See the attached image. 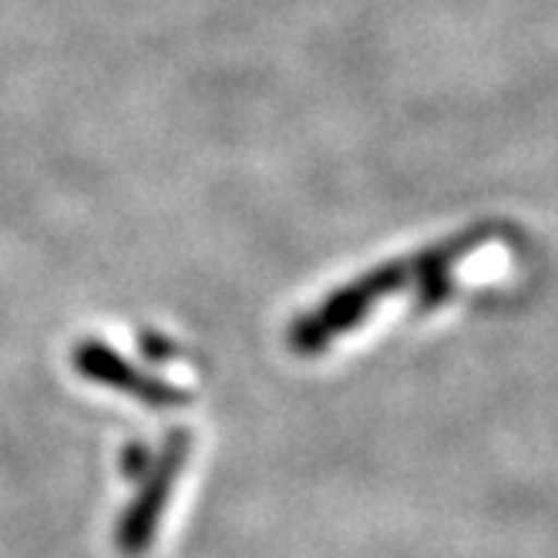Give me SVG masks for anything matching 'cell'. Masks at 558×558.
I'll use <instances>...</instances> for the list:
<instances>
[{"label":"cell","mask_w":558,"mask_h":558,"mask_svg":"<svg viewBox=\"0 0 558 558\" xmlns=\"http://www.w3.org/2000/svg\"><path fill=\"white\" fill-rule=\"evenodd\" d=\"M411 283L408 263H387L374 272L353 279V283L330 293L320 306L296 316L290 327V347L296 353H320L330 340L343 337L350 327H356L364 316L377 306V300L404 290Z\"/></svg>","instance_id":"6da1fadb"},{"label":"cell","mask_w":558,"mask_h":558,"mask_svg":"<svg viewBox=\"0 0 558 558\" xmlns=\"http://www.w3.org/2000/svg\"><path fill=\"white\" fill-rule=\"evenodd\" d=\"M189 451H192V434L185 427H175L166 434L162 451L155 454L151 468L138 482L142 488H138L135 501L122 511V518H118V529H114L118 555L142 558L151 548L158 522H162V511L172 495V485L179 482V474L189 461Z\"/></svg>","instance_id":"7a4b0ae2"},{"label":"cell","mask_w":558,"mask_h":558,"mask_svg":"<svg viewBox=\"0 0 558 558\" xmlns=\"http://www.w3.org/2000/svg\"><path fill=\"white\" fill-rule=\"evenodd\" d=\"M74 371L95 380V384H105L111 390H122L135 401L148 404V408H182L189 404L192 397L185 390H179L175 384L155 377V374H145L138 367H132L125 356H118L108 343L101 340H82L74 350Z\"/></svg>","instance_id":"3957f363"},{"label":"cell","mask_w":558,"mask_h":558,"mask_svg":"<svg viewBox=\"0 0 558 558\" xmlns=\"http://www.w3.org/2000/svg\"><path fill=\"white\" fill-rule=\"evenodd\" d=\"M151 461H155L151 448H148L145 441H138V437H135V441H129V445L122 448V454H118V464H122V468H118V471H122V474L129 477V482H142V477H145V471L151 468Z\"/></svg>","instance_id":"277c9868"},{"label":"cell","mask_w":558,"mask_h":558,"mask_svg":"<svg viewBox=\"0 0 558 558\" xmlns=\"http://www.w3.org/2000/svg\"><path fill=\"white\" fill-rule=\"evenodd\" d=\"M138 347L145 350V356L151 364H166L169 356L175 353V343L172 340H166L162 333H151V330H145L142 337H138Z\"/></svg>","instance_id":"5b68a950"}]
</instances>
